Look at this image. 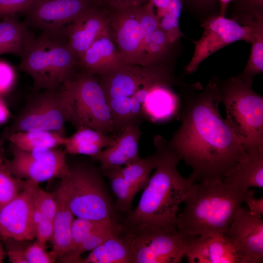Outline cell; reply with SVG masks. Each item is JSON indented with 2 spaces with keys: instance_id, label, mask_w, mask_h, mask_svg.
I'll return each instance as SVG.
<instances>
[{
  "instance_id": "obj_40",
  "label": "cell",
  "mask_w": 263,
  "mask_h": 263,
  "mask_svg": "<svg viewBox=\"0 0 263 263\" xmlns=\"http://www.w3.org/2000/svg\"><path fill=\"white\" fill-rule=\"evenodd\" d=\"M14 78L12 68L7 64L0 62V93H4L11 88Z\"/></svg>"
},
{
  "instance_id": "obj_25",
  "label": "cell",
  "mask_w": 263,
  "mask_h": 263,
  "mask_svg": "<svg viewBox=\"0 0 263 263\" xmlns=\"http://www.w3.org/2000/svg\"><path fill=\"white\" fill-rule=\"evenodd\" d=\"M0 20V55L13 54L21 56L28 39L33 36L25 22L15 15Z\"/></svg>"
},
{
  "instance_id": "obj_27",
  "label": "cell",
  "mask_w": 263,
  "mask_h": 263,
  "mask_svg": "<svg viewBox=\"0 0 263 263\" xmlns=\"http://www.w3.org/2000/svg\"><path fill=\"white\" fill-rule=\"evenodd\" d=\"M65 138L56 132L35 130L15 132L7 139L14 146L22 150H30L40 148H57L63 145Z\"/></svg>"
},
{
  "instance_id": "obj_48",
  "label": "cell",
  "mask_w": 263,
  "mask_h": 263,
  "mask_svg": "<svg viewBox=\"0 0 263 263\" xmlns=\"http://www.w3.org/2000/svg\"><path fill=\"white\" fill-rule=\"evenodd\" d=\"M4 139L0 138V160H2V157L4 153L3 144Z\"/></svg>"
},
{
  "instance_id": "obj_34",
  "label": "cell",
  "mask_w": 263,
  "mask_h": 263,
  "mask_svg": "<svg viewBox=\"0 0 263 263\" xmlns=\"http://www.w3.org/2000/svg\"><path fill=\"white\" fill-rule=\"evenodd\" d=\"M156 16L158 19L159 27L165 32L172 44H174L183 36L179 28L180 15L167 10Z\"/></svg>"
},
{
  "instance_id": "obj_41",
  "label": "cell",
  "mask_w": 263,
  "mask_h": 263,
  "mask_svg": "<svg viewBox=\"0 0 263 263\" xmlns=\"http://www.w3.org/2000/svg\"><path fill=\"white\" fill-rule=\"evenodd\" d=\"M244 202L248 207L249 211L256 215L262 217L263 214V199L256 198L254 196V191H247Z\"/></svg>"
},
{
  "instance_id": "obj_16",
  "label": "cell",
  "mask_w": 263,
  "mask_h": 263,
  "mask_svg": "<svg viewBox=\"0 0 263 263\" xmlns=\"http://www.w3.org/2000/svg\"><path fill=\"white\" fill-rule=\"evenodd\" d=\"M108 28L107 10L96 4L81 13L66 26L64 35L78 63L86 50Z\"/></svg>"
},
{
  "instance_id": "obj_9",
  "label": "cell",
  "mask_w": 263,
  "mask_h": 263,
  "mask_svg": "<svg viewBox=\"0 0 263 263\" xmlns=\"http://www.w3.org/2000/svg\"><path fill=\"white\" fill-rule=\"evenodd\" d=\"M125 237L131 248L132 263H180L188 237L177 228L147 225L131 227Z\"/></svg>"
},
{
  "instance_id": "obj_6",
  "label": "cell",
  "mask_w": 263,
  "mask_h": 263,
  "mask_svg": "<svg viewBox=\"0 0 263 263\" xmlns=\"http://www.w3.org/2000/svg\"><path fill=\"white\" fill-rule=\"evenodd\" d=\"M252 84L238 75L218 81L225 120L245 150L263 146V97L253 90Z\"/></svg>"
},
{
  "instance_id": "obj_32",
  "label": "cell",
  "mask_w": 263,
  "mask_h": 263,
  "mask_svg": "<svg viewBox=\"0 0 263 263\" xmlns=\"http://www.w3.org/2000/svg\"><path fill=\"white\" fill-rule=\"evenodd\" d=\"M26 180L13 175L2 160H0V211L24 188Z\"/></svg>"
},
{
  "instance_id": "obj_4",
  "label": "cell",
  "mask_w": 263,
  "mask_h": 263,
  "mask_svg": "<svg viewBox=\"0 0 263 263\" xmlns=\"http://www.w3.org/2000/svg\"><path fill=\"white\" fill-rule=\"evenodd\" d=\"M106 10L110 33L125 63L147 66L165 62L171 47L151 40L159 24L150 2Z\"/></svg>"
},
{
  "instance_id": "obj_5",
  "label": "cell",
  "mask_w": 263,
  "mask_h": 263,
  "mask_svg": "<svg viewBox=\"0 0 263 263\" xmlns=\"http://www.w3.org/2000/svg\"><path fill=\"white\" fill-rule=\"evenodd\" d=\"M20 57L19 69L31 77L37 90L59 87L72 78L79 65L65 39L44 33L28 39Z\"/></svg>"
},
{
  "instance_id": "obj_45",
  "label": "cell",
  "mask_w": 263,
  "mask_h": 263,
  "mask_svg": "<svg viewBox=\"0 0 263 263\" xmlns=\"http://www.w3.org/2000/svg\"><path fill=\"white\" fill-rule=\"evenodd\" d=\"M191 3L198 6H206L209 5L216 0H188Z\"/></svg>"
},
{
  "instance_id": "obj_8",
  "label": "cell",
  "mask_w": 263,
  "mask_h": 263,
  "mask_svg": "<svg viewBox=\"0 0 263 263\" xmlns=\"http://www.w3.org/2000/svg\"><path fill=\"white\" fill-rule=\"evenodd\" d=\"M75 216L90 219H113V209L96 169L78 165L69 167L57 188Z\"/></svg>"
},
{
  "instance_id": "obj_30",
  "label": "cell",
  "mask_w": 263,
  "mask_h": 263,
  "mask_svg": "<svg viewBox=\"0 0 263 263\" xmlns=\"http://www.w3.org/2000/svg\"><path fill=\"white\" fill-rule=\"evenodd\" d=\"M102 171L109 179L112 189L116 198L117 207L119 210L130 214L135 195L122 175L120 166L110 168Z\"/></svg>"
},
{
  "instance_id": "obj_11",
  "label": "cell",
  "mask_w": 263,
  "mask_h": 263,
  "mask_svg": "<svg viewBox=\"0 0 263 263\" xmlns=\"http://www.w3.org/2000/svg\"><path fill=\"white\" fill-rule=\"evenodd\" d=\"M13 157L4 164L15 177L30 179L38 183L57 178L69 173L65 150L59 148L20 150L13 146Z\"/></svg>"
},
{
  "instance_id": "obj_23",
  "label": "cell",
  "mask_w": 263,
  "mask_h": 263,
  "mask_svg": "<svg viewBox=\"0 0 263 263\" xmlns=\"http://www.w3.org/2000/svg\"><path fill=\"white\" fill-rule=\"evenodd\" d=\"M117 135H106L87 127H81L69 137L63 146L66 153L90 156L94 160L104 148L112 145Z\"/></svg>"
},
{
  "instance_id": "obj_28",
  "label": "cell",
  "mask_w": 263,
  "mask_h": 263,
  "mask_svg": "<svg viewBox=\"0 0 263 263\" xmlns=\"http://www.w3.org/2000/svg\"><path fill=\"white\" fill-rule=\"evenodd\" d=\"M156 157L155 154L149 155L125 165L120 166V171L134 195L147 185L150 174L155 169Z\"/></svg>"
},
{
  "instance_id": "obj_36",
  "label": "cell",
  "mask_w": 263,
  "mask_h": 263,
  "mask_svg": "<svg viewBox=\"0 0 263 263\" xmlns=\"http://www.w3.org/2000/svg\"><path fill=\"white\" fill-rule=\"evenodd\" d=\"M7 256L12 263H27L24 257V249L28 241L17 240L13 238H3Z\"/></svg>"
},
{
  "instance_id": "obj_18",
  "label": "cell",
  "mask_w": 263,
  "mask_h": 263,
  "mask_svg": "<svg viewBox=\"0 0 263 263\" xmlns=\"http://www.w3.org/2000/svg\"><path fill=\"white\" fill-rule=\"evenodd\" d=\"M174 81L154 84L141 104L143 117L152 123H162L179 117L181 97L171 88Z\"/></svg>"
},
{
  "instance_id": "obj_47",
  "label": "cell",
  "mask_w": 263,
  "mask_h": 263,
  "mask_svg": "<svg viewBox=\"0 0 263 263\" xmlns=\"http://www.w3.org/2000/svg\"><path fill=\"white\" fill-rule=\"evenodd\" d=\"M7 256L6 250L3 248L2 244L0 243V263H2L3 260Z\"/></svg>"
},
{
  "instance_id": "obj_20",
  "label": "cell",
  "mask_w": 263,
  "mask_h": 263,
  "mask_svg": "<svg viewBox=\"0 0 263 263\" xmlns=\"http://www.w3.org/2000/svg\"><path fill=\"white\" fill-rule=\"evenodd\" d=\"M141 135L139 124L128 126L117 135L114 143L103 150L94 160L99 162L103 171L139 159L138 145Z\"/></svg>"
},
{
  "instance_id": "obj_39",
  "label": "cell",
  "mask_w": 263,
  "mask_h": 263,
  "mask_svg": "<svg viewBox=\"0 0 263 263\" xmlns=\"http://www.w3.org/2000/svg\"><path fill=\"white\" fill-rule=\"evenodd\" d=\"M149 0H96V4L105 9L142 6Z\"/></svg>"
},
{
  "instance_id": "obj_19",
  "label": "cell",
  "mask_w": 263,
  "mask_h": 263,
  "mask_svg": "<svg viewBox=\"0 0 263 263\" xmlns=\"http://www.w3.org/2000/svg\"><path fill=\"white\" fill-rule=\"evenodd\" d=\"M125 63L109 28L94 41L79 61L83 71L95 75L105 74Z\"/></svg>"
},
{
  "instance_id": "obj_14",
  "label": "cell",
  "mask_w": 263,
  "mask_h": 263,
  "mask_svg": "<svg viewBox=\"0 0 263 263\" xmlns=\"http://www.w3.org/2000/svg\"><path fill=\"white\" fill-rule=\"evenodd\" d=\"M223 236L236 250L240 263L263 261V220L247 207L239 208Z\"/></svg>"
},
{
  "instance_id": "obj_15",
  "label": "cell",
  "mask_w": 263,
  "mask_h": 263,
  "mask_svg": "<svg viewBox=\"0 0 263 263\" xmlns=\"http://www.w3.org/2000/svg\"><path fill=\"white\" fill-rule=\"evenodd\" d=\"M34 181L26 180L24 188L0 211V238L31 241L36 236L32 221Z\"/></svg>"
},
{
  "instance_id": "obj_44",
  "label": "cell",
  "mask_w": 263,
  "mask_h": 263,
  "mask_svg": "<svg viewBox=\"0 0 263 263\" xmlns=\"http://www.w3.org/2000/svg\"><path fill=\"white\" fill-rule=\"evenodd\" d=\"M9 116V111L6 105L0 99V124L4 123Z\"/></svg>"
},
{
  "instance_id": "obj_38",
  "label": "cell",
  "mask_w": 263,
  "mask_h": 263,
  "mask_svg": "<svg viewBox=\"0 0 263 263\" xmlns=\"http://www.w3.org/2000/svg\"><path fill=\"white\" fill-rule=\"evenodd\" d=\"M53 234L54 221L43 217L36 228V241L40 244L46 245L47 241H52Z\"/></svg>"
},
{
  "instance_id": "obj_43",
  "label": "cell",
  "mask_w": 263,
  "mask_h": 263,
  "mask_svg": "<svg viewBox=\"0 0 263 263\" xmlns=\"http://www.w3.org/2000/svg\"><path fill=\"white\" fill-rule=\"evenodd\" d=\"M172 0H149L153 7L157 8V16L165 12L169 8Z\"/></svg>"
},
{
  "instance_id": "obj_46",
  "label": "cell",
  "mask_w": 263,
  "mask_h": 263,
  "mask_svg": "<svg viewBox=\"0 0 263 263\" xmlns=\"http://www.w3.org/2000/svg\"><path fill=\"white\" fill-rule=\"evenodd\" d=\"M220 2L221 5V13L220 15L222 16H225V11L228 4L232 0H218Z\"/></svg>"
},
{
  "instance_id": "obj_13",
  "label": "cell",
  "mask_w": 263,
  "mask_h": 263,
  "mask_svg": "<svg viewBox=\"0 0 263 263\" xmlns=\"http://www.w3.org/2000/svg\"><path fill=\"white\" fill-rule=\"evenodd\" d=\"M96 0H34L23 12L25 23L51 36L64 38L66 26Z\"/></svg>"
},
{
  "instance_id": "obj_24",
  "label": "cell",
  "mask_w": 263,
  "mask_h": 263,
  "mask_svg": "<svg viewBox=\"0 0 263 263\" xmlns=\"http://www.w3.org/2000/svg\"><path fill=\"white\" fill-rule=\"evenodd\" d=\"M53 194L56 203V210L54 219L52 251L58 259L71 249L72 226L75 215L58 189Z\"/></svg>"
},
{
  "instance_id": "obj_22",
  "label": "cell",
  "mask_w": 263,
  "mask_h": 263,
  "mask_svg": "<svg viewBox=\"0 0 263 263\" xmlns=\"http://www.w3.org/2000/svg\"><path fill=\"white\" fill-rule=\"evenodd\" d=\"M234 19L240 24L251 27L252 46L248 62L243 71L238 75L249 81L263 72V13L244 14Z\"/></svg>"
},
{
  "instance_id": "obj_21",
  "label": "cell",
  "mask_w": 263,
  "mask_h": 263,
  "mask_svg": "<svg viewBox=\"0 0 263 263\" xmlns=\"http://www.w3.org/2000/svg\"><path fill=\"white\" fill-rule=\"evenodd\" d=\"M227 184L244 191L263 187V146L248 150L223 179Z\"/></svg>"
},
{
  "instance_id": "obj_31",
  "label": "cell",
  "mask_w": 263,
  "mask_h": 263,
  "mask_svg": "<svg viewBox=\"0 0 263 263\" xmlns=\"http://www.w3.org/2000/svg\"><path fill=\"white\" fill-rule=\"evenodd\" d=\"M116 223L111 218L96 220L77 217L74 219L72 226V244L70 251L75 249L90 234L111 227Z\"/></svg>"
},
{
  "instance_id": "obj_33",
  "label": "cell",
  "mask_w": 263,
  "mask_h": 263,
  "mask_svg": "<svg viewBox=\"0 0 263 263\" xmlns=\"http://www.w3.org/2000/svg\"><path fill=\"white\" fill-rule=\"evenodd\" d=\"M32 197L38 204L43 217L54 221L56 206L53 194L45 191L39 187L38 183L34 181Z\"/></svg>"
},
{
  "instance_id": "obj_12",
  "label": "cell",
  "mask_w": 263,
  "mask_h": 263,
  "mask_svg": "<svg viewBox=\"0 0 263 263\" xmlns=\"http://www.w3.org/2000/svg\"><path fill=\"white\" fill-rule=\"evenodd\" d=\"M201 26L204 28L203 34L198 40L193 42L194 51L186 67L187 74L196 72L203 61L224 46L239 40L251 43L252 40L251 27L242 25L234 19L213 16L206 19Z\"/></svg>"
},
{
  "instance_id": "obj_7",
  "label": "cell",
  "mask_w": 263,
  "mask_h": 263,
  "mask_svg": "<svg viewBox=\"0 0 263 263\" xmlns=\"http://www.w3.org/2000/svg\"><path fill=\"white\" fill-rule=\"evenodd\" d=\"M63 85L69 108V121L75 127H87L106 135L113 132L110 109L95 75L83 71Z\"/></svg>"
},
{
  "instance_id": "obj_1",
  "label": "cell",
  "mask_w": 263,
  "mask_h": 263,
  "mask_svg": "<svg viewBox=\"0 0 263 263\" xmlns=\"http://www.w3.org/2000/svg\"><path fill=\"white\" fill-rule=\"evenodd\" d=\"M192 90L181 98V123L169 145L192 168L194 181L223 180L245 150L220 114L218 79Z\"/></svg>"
},
{
  "instance_id": "obj_29",
  "label": "cell",
  "mask_w": 263,
  "mask_h": 263,
  "mask_svg": "<svg viewBox=\"0 0 263 263\" xmlns=\"http://www.w3.org/2000/svg\"><path fill=\"white\" fill-rule=\"evenodd\" d=\"M123 230L122 226L116 223L111 227L94 232L86 237L75 249L58 259L62 263H78L83 253L91 251L112 236L121 234Z\"/></svg>"
},
{
  "instance_id": "obj_3",
  "label": "cell",
  "mask_w": 263,
  "mask_h": 263,
  "mask_svg": "<svg viewBox=\"0 0 263 263\" xmlns=\"http://www.w3.org/2000/svg\"><path fill=\"white\" fill-rule=\"evenodd\" d=\"M247 191L223 180L194 181L178 214L176 228L187 237L222 235L244 203Z\"/></svg>"
},
{
  "instance_id": "obj_35",
  "label": "cell",
  "mask_w": 263,
  "mask_h": 263,
  "mask_svg": "<svg viewBox=\"0 0 263 263\" xmlns=\"http://www.w3.org/2000/svg\"><path fill=\"white\" fill-rule=\"evenodd\" d=\"M28 242V241H27ZM46 245H42L37 241L27 242L24 249V257L27 263H52L57 260L56 255L51 251H46Z\"/></svg>"
},
{
  "instance_id": "obj_26",
  "label": "cell",
  "mask_w": 263,
  "mask_h": 263,
  "mask_svg": "<svg viewBox=\"0 0 263 263\" xmlns=\"http://www.w3.org/2000/svg\"><path fill=\"white\" fill-rule=\"evenodd\" d=\"M112 236L91 251L78 263H132V255L125 237Z\"/></svg>"
},
{
  "instance_id": "obj_10",
  "label": "cell",
  "mask_w": 263,
  "mask_h": 263,
  "mask_svg": "<svg viewBox=\"0 0 263 263\" xmlns=\"http://www.w3.org/2000/svg\"><path fill=\"white\" fill-rule=\"evenodd\" d=\"M70 112L63 84L47 89L33 97L4 132V137L14 132L35 130L56 132L65 135V123Z\"/></svg>"
},
{
  "instance_id": "obj_17",
  "label": "cell",
  "mask_w": 263,
  "mask_h": 263,
  "mask_svg": "<svg viewBox=\"0 0 263 263\" xmlns=\"http://www.w3.org/2000/svg\"><path fill=\"white\" fill-rule=\"evenodd\" d=\"M185 256L190 263H240L232 244L218 235L188 237Z\"/></svg>"
},
{
  "instance_id": "obj_42",
  "label": "cell",
  "mask_w": 263,
  "mask_h": 263,
  "mask_svg": "<svg viewBox=\"0 0 263 263\" xmlns=\"http://www.w3.org/2000/svg\"><path fill=\"white\" fill-rule=\"evenodd\" d=\"M241 2L247 10L245 14L263 13V0H241Z\"/></svg>"
},
{
  "instance_id": "obj_37",
  "label": "cell",
  "mask_w": 263,
  "mask_h": 263,
  "mask_svg": "<svg viewBox=\"0 0 263 263\" xmlns=\"http://www.w3.org/2000/svg\"><path fill=\"white\" fill-rule=\"evenodd\" d=\"M34 0H0V18L23 12Z\"/></svg>"
},
{
  "instance_id": "obj_2",
  "label": "cell",
  "mask_w": 263,
  "mask_h": 263,
  "mask_svg": "<svg viewBox=\"0 0 263 263\" xmlns=\"http://www.w3.org/2000/svg\"><path fill=\"white\" fill-rule=\"evenodd\" d=\"M153 144L155 170L150 177L137 207L127 219L130 228L144 225L176 228L179 206L194 181L190 176L184 177L178 171L177 166L180 159L169 141L156 135Z\"/></svg>"
}]
</instances>
